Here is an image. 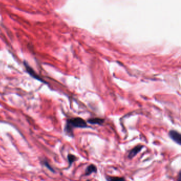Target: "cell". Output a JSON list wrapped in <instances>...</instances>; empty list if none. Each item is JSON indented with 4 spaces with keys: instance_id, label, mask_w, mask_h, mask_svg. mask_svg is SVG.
<instances>
[{
    "instance_id": "30bf717a",
    "label": "cell",
    "mask_w": 181,
    "mask_h": 181,
    "mask_svg": "<svg viewBox=\"0 0 181 181\" xmlns=\"http://www.w3.org/2000/svg\"><path fill=\"white\" fill-rule=\"evenodd\" d=\"M177 180H178V181H181V172H180V173H179V175H178V179H177Z\"/></svg>"
},
{
    "instance_id": "ba28073f",
    "label": "cell",
    "mask_w": 181,
    "mask_h": 181,
    "mask_svg": "<svg viewBox=\"0 0 181 181\" xmlns=\"http://www.w3.org/2000/svg\"><path fill=\"white\" fill-rule=\"evenodd\" d=\"M108 181H124L125 178L123 177H108L106 178Z\"/></svg>"
},
{
    "instance_id": "52a82bcc",
    "label": "cell",
    "mask_w": 181,
    "mask_h": 181,
    "mask_svg": "<svg viewBox=\"0 0 181 181\" xmlns=\"http://www.w3.org/2000/svg\"><path fill=\"white\" fill-rule=\"evenodd\" d=\"M68 161L69 163L70 166H71L72 164L74 163V161L76 160V157L74 156L73 155H69L68 156Z\"/></svg>"
},
{
    "instance_id": "7a4b0ae2",
    "label": "cell",
    "mask_w": 181,
    "mask_h": 181,
    "mask_svg": "<svg viewBox=\"0 0 181 181\" xmlns=\"http://www.w3.org/2000/svg\"><path fill=\"white\" fill-rule=\"evenodd\" d=\"M168 135L174 141L179 145H181V136L180 133L175 130H170L169 132Z\"/></svg>"
},
{
    "instance_id": "9c48e42d",
    "label": "cell",
    "mask_w": 181,
    "mask_h": 181,
    "mask_svg": "<svg viewBox=\"0 0 181 181\" xmlns=\"http://www.w3.org/2000/svg\"><path fill=\"white\" fill-rule=\"evenodd\" d=\"M44 165H45L46 167H47V168H48V169H49V170H51V171L54 172V170H53V169H52V168L51 166H49L48 163H47V161H44Z\"/></svg>"
},
{
    "instance_id": "277c9868",
    "label": "cell",
    "mask_w": 181,
    "mask_h": 181,
    "mask_svg": "<svg viewBox=\"0 0 181 181\" xmlns=\"http://www.w3.org/2000/svg\"><path fill=\"white\" fill-rule=\"evenodd\" d=\"M144 146L142 145H138L133 148L130 151L128 155V157L129 159H132L143 149Z\"/></svg>"
},
{
    "instance_id": "3957f363",
    "label": "cell",
    "mask_w": 181,
    "mask_h": 181,
    "mask_svg": "<svg viewBox=\"0 0 181 181\" xmlns=\"http://www.w3.org/2000/svg\"><path fill=\"white\" fill-rule=\"evenodd\" d=\"M24 64H25V69H26V70H27V72H28L31 76H33L34 78L38 80L39 81H41V82H44V83H46L45 81H44V80H42V78L34 71V70H33L27 63L25 62Z\"/></svg>"
},
{
    "instance_id": "6da1fadb",
    "label": "cell",
    "mask_w": 181,
    "mask_h": 181,
    "mask_svg": "<svg viewBox=\"0 0 181 181\" xmlns=\"http://www.w3.org/2000/svg\"><path fill=\"white\" fill-rule=\"evenodd\" d=\"M87 122L80 117H75L67 120L65 127V131L68 135L73 136L74 128H87Z\"/></svg>"
},
{
    "instance_id": "5b68a950",
    "label": "cell",
    "mask_w": 181,
    "mask_h": 181,
    "mask_svg": "<svg viewBox=\"0 0 181 181\" xmlns=\"http://www.w3.org/2000/svg\"><path fill=\"white\" fill-rule=\"evenodd\" d=\"M104 119H100V118H92V119H89L88 120V123L91 124L93 125H102L103 123H104Z\"/></svg>"
},
{
    "instance_id": "8992f818",
    "label": "cell",
    "mask_w": 181,
    "mask_h": 181,
    "mask_svg": "<svg viewBox=\"0 0 181 181\" xmlns=\"http://www.w3.org/2000/svg\"><path fill=\"white\" fill-rule=\"evenodd\" d=\"M97 168L94 165H90L87 167L85 171V175H89L92 173H96Z\"/></svg>"
}]
</instances>
